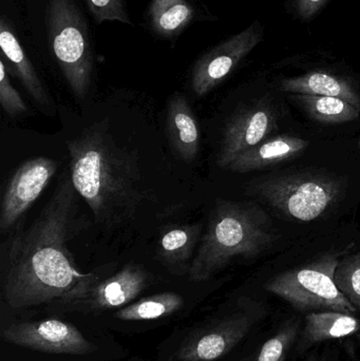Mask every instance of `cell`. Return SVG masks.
Listing matches in <instances>:
<instances>
[{"label":"cell","instance_id":"obj_12","mask_svg":"<svg viewBox=\"0 0 360 361\" xmlns=\"http://www.w3.org/2000/svg\"><path fill=\"white\" fill-rule=\"evenodd\" d=\"M256 322L249 312H239L204 330L198 331L182 343L180 361H213L232 351Z\"/></svg>","mask_w":360,"mask_h":361},{"label":"cell","instance_id":"obj_8","mask_svg":"<svg viewBox=\"0 0 360 361\" xmlns=\"http://www.w3.org/2000/svg\"><path fill=\"white\" fill-rule=\"evenodd\" d=\"M150 283L149 273L137 263H127L107 279L97 280L68 298L56 301L59 311L94 313L124 307Z\"/></svg>","mask_w":360,"mask_h":361},{"label":"cell","instance_id":"obj_25","mask_svg":"<svg viewBox=\"0 0 360 361\" xmlns=\"http://www.w3.org/2000/svg\"><path fill=\"white\" fill-rule=\"evenodd\" d=\"M8 73L10 72L6 69V63L0 59V105L11 118L25 116L29 111V108L11 82Z\"/></svg>","mask_w":360,"mask_h":361},{"label":"cell","instance_id":"obj_27","mask_svg":"<svg viewBox=\"0 0 360 361\" xmlns=\"http://www.w3.org/2000/svg\"><path fill=\"white\" fill-rule=\"evenodd\" d=\"M308 361H323L319 360V358L315 357V356H312Z\"/></svg>","mask_w":360,"mask_h":361},{"label":"cell","instance_id":"obj_15","mask_svg":"<svg viewBox=\"0 0 360 361\" xmlns=\"http://www.w3.org/2000/svg\"><path fill=\"white\" fill-rule=\"evenodd\" d=\"M166 133L178 158L192 162L200 150V130L190 101L184 93L175 92L167 103Z\"/></svg>","mask_w":360,"mask_h":361},{"label":"cell","instance_id":"obj_10","mask_svg":"<svg viewBox=\"0 0 360 361\" xmlns=\"http://www.w3.org/2000/svg\"><path fill=\"white\" fill-rule=\"evenodd\" d=\"M276 129V111L266 102L257 101L237 110L224 127L218 166L228 169L235 159L259 145Z\"/></svg>","mask_w":360,"mask_h":361},{"label":"cell","instance_id":"obj_1","mask_svg":"<svg viewBox=\"0 0 360 361\" xmlns=\"http://www.w3.org/2000/svg\"><path fill=\"white\" fill-rule=\"evenodd\" d=\"M70 175L63 176L52 197L8 248L2 295L13 309L54 303L101 279L99 271H78L69 242L84 225Z\"/></svg>","mask_w":360,"mask_h":361},{"label":"cell","instance_id":"obj_4","mask_svg":"<svg viewBox=\"0 0 360 361\" xmlns=\"http://www.w3.org/2000/svg\"><path fill=\"white\" fill-rule=\"evenodd\" d=\"M277 240L270 216L258 204L218 200L192 261L190 279L206 281L235 258H257Z\"/></svg>","mask_w":360,"mask_h":361},{"label":"cell","instance_id":"obj_5","mask_svg":"<svg viewBox=\"0 0 360 361\" xmlns=\"http://www.w3.org/2000/svg\"><path fill=\"white\" fill-rule=\"evenodd\" d=\"M344 250L327 252L312 262L283 271L266 284V290L285 299L299 311H335L353 314L356 307L338 290L334 281Z\"/></svg>","mask_w":360,"mask_h":361},{"label":"cell","instance_id":"obj_26","mask_svg":"<svg viewBox=\"0 0 360 361\" xmlns=\"http://www.w3.org/2000/svg\"><path fill=\"white\" fill-rule=\"evenodd\" d=\"M330 0H294L296 14L302 20L314 18Z\"/></svg>","mask_w":360,"mask_h":361},{"label":"cell","instance_id":"obj_3","mask_svg":"<svg viewBox=\"0 0 360 361\" xmlns=\"http://www.w3.org/2000/svg\"><path fill=\"white\" fill-rule=\"evenodd\" d=\"M82 0H25L34 46L51 59L77 99H85L95 80L92 31Z\"/></svg>","mask_w":360,"mask_h":361},{"label":"cell","instance_id":"obj_7","mask_svg":"<svg viewBox=\"0 0 360 361\" xmlns=\"http://www.w3.org/2000/svg\"><path fill=\"white\" fill-rule=\"evenodd\" d=\"M263 35V27L256 20L243 31L205 51L190 68L192 92L203 97L215 90L261 42Z\"/></svg>","mask_w":360,"mask_h":361},{"label":"cell","instance_id":"obj_9","mask_svg":"<svg viewBox=\"0 0 360 361\" xmlns=\"http://www.w3.org/2000/svg\"><path fill=\"white\" fill-rule=\"evenodd\" d=\"M1 336L6 343L44 353L87 355L97 350L76 326L55 318L12 324Z\"/></svg>","mask_w":360,"mask_h":361},{"label":"cell","instance_id":"obj_20","mask_svg":"<svg viewBox=\"0 0 360 361\" xmlns=\"http://www.w3.org/2000/svg\"><path fill=\"white\" fill-rule=\"evenodd\" d=\"M290 99L299 105L312 120L321 124H344L359 118L360 109L340 97L292 94Z\"/></svg>","mask_w":360,"mask_h":361},{"label":"cell","instance_id":"obj_21","mask_svg":"<svg viewBox=\"0 0 360 361\" xmlns=\"http://www.w3.org/2000/svg\"><path fill=\"white\" fill-rule=\"evenodd\" d=\"M183 305V298L177 293H160L127 305L116 312V317L124 322L159 319L177 313Z\"/></svg>","mask_w":360,"mask_h":361},{"label":"cell","instance_id":"obj_19","mask_svg":"<svg viewBox=\"0 0 360 361\" xmlns=\"http://www.w3.org/2000/svg\"><path fill=\"white\" fill-rule=\"evenodd\" d=\"M360 330L359 319L335 311L313 312L306 317L304 339L306 343L350 336Z\"/></svg>","mask_w":360,"mask_h":361},{"label":"cell","instance_id":"obj_16","mask_svg":"<svg viewBox=\"0 0 360 361\" xmlns=\"http://www.w3.org/2000/svg\"><path fill=\"white\" fill-rule=\"evenodd\" d=\"M309 142L293 135H280L268 137L259 145L235 159L228 169L237 173H247L285 162L302 154Z\"/></svg>","mask_w":360,"mask_h":361},{"label":"cell","instance_id":"obj_24","mask_svg":"<svg viewBox=\"0 0 360 361\" xmlns=\"http://www.w3.org/2000/svg\"><path fill=\"white\" fill-rule=\"evenodd\" d=\"M297 333V322H287L274 337L264 343L256 361H285Z\"/></svg>","mask_w":360,"mask_h":361},{"label":"cell","instance_id":"obj_6","mask_svg":"<svg viewBox=\"0 0 360 361\" xmlns=\"http://www.w3.org/2000/svg\"><path fill=\"white\" fill-rule=\"evenodd\" d=\"M342 189V183L330 176L296 173L259 180L253 190L281 214L311 222L340 201Z\"/></svg>","mask_w":360,"mask_h":361},{"label":"cell","instance_id":"obj_22","mask_svg":"<svg viewBox=\"0 0 360 361\" xmlns=\"http://www.w3.org/2000/svg\"><path fill=\"white\" fill-rule=\"evenodd\" d=\"M334 281L344 296L360 310V252L348 255L340 260Z\"/></svg>","mask_w":360,"mask_h":361},{"label":"cell","instance_id":"obj_2","mask_svg":"<svg viewBox=\"0 0 360 361\" xmlns=\"http://www.w3.org/2000/svg\"><path fill=\"white\" fill-rule=\"evenodd\" d=\"M70 178L94 222L114 231L130 222L146 197L135 150L118 144L107 122L84 129L68 143Z\"/></svg>","mask_w":360,"mask_h":361},{"label":"cell","instance_id":"obj_18","mask_svg":"<svg viewBox=\"0 0 360 361\" xmlns=\"http://www.w3.org/2000/svg\"><path fill=\"white\" fill-rule=\"evenodd\" d=\"M283 92L292 94L340 97L360 109V94L346 78L323 71H311L304 75L285 78L279 84Z\"/></svg>","mask_w":360,"mask_h":361},{"label":"cell","instance_id":"obj_11","mask_svg":"<svg viewBox=\"0 0 360 361\" xmlns=\"http://www.w3.org/2000/svg\"><path fill=\"white\" fill-rule=\"evenodd\" d=\"M59 164L46 157L23 163L11 178L0 206V231L8 233L35 203L54 177Z\"/></svg>","mask_w":360,"mask_h":361},{"label":"cell","instance_id":"obj_14","mask_svg":"<svg viewBox=\"0 0 360 361\" xmlns=\"http://www.w3.org/2000/svg\"><path fill=\"white\" fill-rule=\"evenodd\" d=\"M0 48L1 59L6 63L8 71L20 80L27 92L38 105L44 109L51 110L53 105L50 97L33 63L27 57L12 20L4 14L0 16Z\"/></svg>","mask_w":360,"mask_h":361},{"label":"cell","instance_id":"obj_17","mask_svg":"<svg viewBox=\"0 0 360 361\" xmlns=\"http://www.w3.org/2000/svg\"><path fill=\"white\" fill-rule=\"evenodd\" d=\"M202 235V224L175 225L168 227L159 240V260L175 275L188 274L194 250Z\"/></svg>","mask_w":360,"mask_h":361},{"label":"cell","instance_id":"obj_23","mask_svg":"<svg viewBox=\"0 0 360 361\" xmlns=\"http://www.w3.org/2000/svg\"><path fill=\"white\" fill-rule=\"evenodd\" d=\"M97 25L105 21H118L133 27L132 18L125 0H82Z\"/></svg>","mask_w":360,"mask_h":361},{"label":"cell","instance_id":"obj_13","mask_svg":"<svg viewBox=\"0 0 360 361\" xmlns=\"http://www.w3.org/2000/svg\"><path fill=\"white\" fill-rule=\"evenodd\" d=\"M217 19L205 4L197 0H150L144 13L150 34L171 42H177L194 23Z\"/></svg>","mask_w":360,"mask_h":361}]
</instances>
